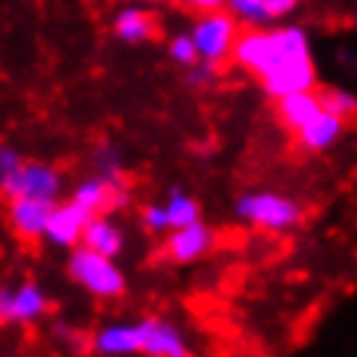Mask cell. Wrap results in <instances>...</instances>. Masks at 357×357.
Listing matches in <instances>:
<instances>
[{
	"mask_svg": "<svg viewBox=\"0 0 357 357\" xmlns=\"http://www.w3.org/2000/svg\"><path fill=\"white\" fill-rule=\"evenodd\" d=\"M236 64H243L248 73L257 79H266L273 70L288 64L294 58L309 55V40L300 28H282V31H245L234 40L230 49Z\"/></svg>",
	"mask_w": 357,
	"mask_h": 357,
	"instance_id": "obj_1",
	"label": "cell"
},
{
	"mask_svg": "<svg viewBox=\"0 0 357 357\" xmlns=\"http://www.w3.org/2000/svg\"><path fill=\"white\" fill-rule=\"evenodd\" d=\"M236 218L248 221L255 227L273 230V234H284V230H294L303 221V206L291 197H282V194L273 191H255V194H243L236 200Z\"/></svg>",
	"mask_w": 357,
	"mask_h": 357,
	"instance_id": "obj_2",
	"label": "cell"
},
{
	"mask_svg": "<svg viewBox=\"0 0 357 357\" xmlns=\"http://www.w3.org/2000/svg\"><path fill=\"white\" fill-rule=\"evenodd\" d=\"M70 275L94 297H119L124 291V275L112 264V257H103L85 245L70 255Z\"/></svg>",
	"mask_w": 357,
	"mask_h": 357,
	"instance_id": "obj_3",
	"label": "cell"
},
{
	"mask_svg": "<svg viewBox=\"0 0 357 357\" xmlns=\"http://www.w3.org/2000/svg\"><path fill=\"white\" fill-rule=\"evenodd\" d=\"M194 40V49H197V58H203L206 64L215 67L221 58L230 55L234 49V40H236V22L230 15L212 10L209 15H203L197 22V28L191 33Z\"/></svg>",
	"mask_w": 357,
	"mask_h": 357,
	"instance_id": "obj_4",
	"label": "cell"
},
{
	"mask_svg": "<svg viewBox=\"0 0 357 357\" xmlns=\"http://www.w3.org/2000/svg\"><path fill=\"white\" fill-rule=\"evenodd\" d=\"M0 191L6 197H43L55 200L61 191V176L46 164H22L15 173L0 178Z\"/></svg>",
	"mask_w": 357,
	"mask_h": 357,
	"instance_id": "obj_5",
	"label": "cell"
},
{
	"mask_svg": "<svg viewBox=\"0 0 357 357\" xmlns=\"http://www.w3.org/2000/svg\"><path fill=\"white\" fill-rule=\"evenodd\" d=\"M139 351L146 357H191L182 330L158 318L139 321Z\"/></svg>",
	"mask_w": 357,
	"mask_h": 357,
	"instance_id": "obj_6",
	"label": "cell"
},
{
	"mask_svg": "<svg viewBox=\"0 0 357 357\" xmlns=\"http://www.w3.org/2000/svg\"><path fill=\"white\" fill-rule=\"evenodd\" d=\"M215 245V234L203 225V221H191L185 227H176L167 239V257L176 264H191V261H200L203 255L212 252Z\"/></svg>",
	"mask_w": 357,
	"mask_h": 357,
	"instance_id": "obj_7",
	"label": "cell"
},
{
	"mask_svg": "<svg viewBox=\"0 0 357 357\" xmlns=\"http://www.w3.org/2000/svg\"><path fill=\"white\" fill-rule=\"evenodd\" d=\"M264 82V91L270 97H288V94H300V91H312L315 85V67H312V58L303 55V58H294L288 64H282L279 70H273Z\"/></svg>",
	"mask_w": 357,
	"mask_h": 357,
	"instance_id": "obj_8",
	"label": "cell"
},
{
	"mask_svg": "<svg viewBox=\"0 0 357 357\" xmlns=\"http://www.w3.org/2000/svg\"><path fill=\"white\" fill-rule=\"evenodd\" d=\"M91 218H94L91 212L82 209L73 200L64 203V206H52V215H49V225L43 236L55 245H76V243H82V230Z\"/></svg>",
	"mask_w": 357,
	"mask_h": 357,
	"instance_id": "obj_9",
	"label": "cell"
},
{
	"mask_svg": "<svg viewBox=\"0 0 357 357\" xmlns=\"http://www.w3.org/2000/svg\"><path fill=\"white\" fill-rule=\"evenodd\" d=\"M55 200H43V197H13L10 206V221L15 227V234L24 239H37L46 234L49 215Z\"/></svg>",
	"mask_w": 357,
	"mask_h": 357,
	"instance_id": "obj_10",
	"label": "cell"
},
{
	"mask_svg": "<svg viewBox=\"0 0 357 357\" xmlns=\"http://www.w3.org/2000/svg\"><path fill=\"white\" fill-rule=\"evenodd\" d=\"M342 133H345V119H339L336 112H330V109L321 106V109L297 130V137H300V146L303 149L324 151V149L333 146V142H339Z\"/></svg>",
	"mask_w": 357,
	"mask_h": 357,
	"instance_id": "obj_11",
	"label": "cell"
},
{
	"mask_svg": "<svg viewBox=\"0 0 357 357\" xmlns=\"http://www.w3.org/2000/svg\"><path fill=\"white\" fill-rule=\"evenodd\" d=\"M46 312V297L37 284H24L19 291L0 288V321H33Z\"/></svg>",
	"mask_w": 357,
	"mask_h": 357,
	"instance_id": "obj_12",
	"label": "cell"
},
{
	"mask_svg": "<svg viewBox=\"0 0 357 357\" xmlns=\"http://www.w3.org/2000/svg\"><path fill=\"white\" fill-rule=\"evenodd\" d=\"M73 203H79L82 209H88L91 215H100L103 209L115 206V203H128V191L121 188V185H112L109 178L103 176H94L82 182L73 194Z\"/></svg>",
	"mask_w": 357,
	"mask_h": 357,
	"instance_id": "obj_13",
	"label": "cell"
},
{
	"mask_svg": "<svg viewBox=\"0 0 357 357\" xmlns=\"http://www.w3.org/2000/svg\"><path fill=\"white\" fill-rule=\"evenodd\" d=\"M94 348L106 357H124L139 351V324H112L97 333Z\"/></svg>",
	"mask_w": 357,
	"mask_h": 357,
	"instance_id": "obj_14",
	"label": "cell"
},
{
	"mask_svg": "<svg viewBox=\"0 0 357 357\" xmlns=\"http://www.w3.org/2000/svg\"><path fill=\"white\" fill-rule=\"evenodd\" d=\"M82 243H85V248H91V252L103 255V257H119L124 248V236L112 221L94 215L82 230Z\"/></svg>",
	"mask_w": 357,
	"mask_h": 357,
	"instance_id": "obj_15",
	"label": "cell"
},
{
	"mask_svg": "<svg viewBox=\"0 0 357 357\" xmlns=\"http://www.w3.org/2000/svg\"><path fill=\"white\" fill-rule=\"evenodd\" d=\"M279 121L284 124L288 130H300L312 115L321 109V97L312 94V91H300V94H288V97H279Z\"/></svg>",
	"mask_w": 357,
	"mask_h": 357,
	"instance_id": "obj_16",
	"label": "cell"
},
{
	"mask_svg": "<svg viewBox=\"0 0 357 357\" xmlns=\"http://www.w3.org/2000/svg\"><path fill=\"white\" fill-rule=\"evenodd\" d=\"M115 33H119V40H124V43H146L158 33V24L146 10L128 6V10H121L115 15Z\"/></svg>",
	"mask_w": 357,
	"mask_h": 357,
	"instance_id": "obj_17",
	"label": "cell"
},
{
	"mask_svg": "<svg viewBox=\"0 0 357 357\" xmlns=\"http://www.w3.org/2000/svg\"><path fill=\"white\" fill-rule=\"evenodd\" d=\"M164 212H167L169 230H176V227H185V225H191V221L200 218V203L194 197H188L182 188H173L167 203H164Z\"/></svg>",
	"mask_w": 357,
	"mask_h": 357,
	"instance_id": "obj_18",
	"label": "cell"
},
{
	"mask_svg": "<svg viewBox=\"0 0 357 357\" xmlns=\"http://www.w3.org/2000/svg\"><path fill=\"white\" fill-rule=\"evenodd\" d=\"M321 106L330 112H336L339 119H351V115H357V97L348 94V91H339V88H327V91L321 94Z\"/></svg>",
	"mask_w": 357,
	"mask_h": 357,
	"instance_id": "obj_19",
	"label": "cell"
},
{
	"mask_svg": "<svg viewBox=\"0 0 357 357\" xmlns=\"http://www.w3.org/2000/svg\"><path fill=\"white\" fill-rule=\"evenodd\" d=\"M230 10H234L239 19H245L248 24H255V28L273 22L270 15H266V10H264V0H230Z\"/></svg>",
	"mask_w": 357,
	"mask_h": 357,
	"instance_id": "obj_20",
	"label": "cell"
},
{
	"mask_svg": "<svg viewBox=\"0 0 357 357\" xmlns=\"http://www.w3.org/2000/svg\"><path fill=\"white\" fill-rule=\"evenodd\" d=\"M169 55H173V61H178V64H185V67L197 64V49H194L191 37H176L173 43H169Z\"/></svg>",
	"mask_w": 357,
	"mask_h": 357,
	"instance_id": "obj_21",
	"label": "cell"
},
{
	"mask_svg": "<svg viewBox=\"0 0 357 357\" xmlns=\"http://www.w3.org/2000/svg\"><path fill=\"white\" fill-rule=\"evenodd\" d=\"M142 225H146L151 234H167L169 225H167V212H164V206L151 203V206L142 209Z\"/></svg>",
	"mask_w": 357,
	"mask_h": 357,
	"instance_id": "obj_22",
	"label": "cell"
},
{
	"mask_svg": "<svg viewBox=\"0 0 357 357\" xmlns=\"http://www.w3.org/2000/svg\"><path fill=\"white\" fill-rule=\"evenodd\" d=\"M22 167V158L15 155L13 149H6V146H0V178H6L10 173H15V169Z\"/></svg>",
	"mask_w": 357,
	"mask_h": 357,
	"instance_id": "obj_23",
	"label": "cell"
},
{
	"mask_svg": "<svg viewBox=\"0 0 357 357\" xmlns=\"http://www.w3.org/2000/svg\"><path fill=\"white\" fill-rule=\"evenodd\" d=\"M264 10L270 19H282V15L297 10V0H264Z\"/></svg>",
	"mask_w": 357,
	"mask_h": 357,
	"instance_id": "obj_24",
	"label": "cell"
},
{
	"mask_svg": "<svg viewBox=\"0 0 357 357\" xmlns=\"http://www.w3.org/2000/svg\"><path fill=\"white\" fill-rule=\"evenodd\" d=\"M185 6H194V10H206V13H212V10H218L225 0H182Z\"/></svg>",
	"mask_w": 357,
	"mask_h": 357,
	"instance_id": "obj_25",
	"label": "cell"
}]
</instances>
